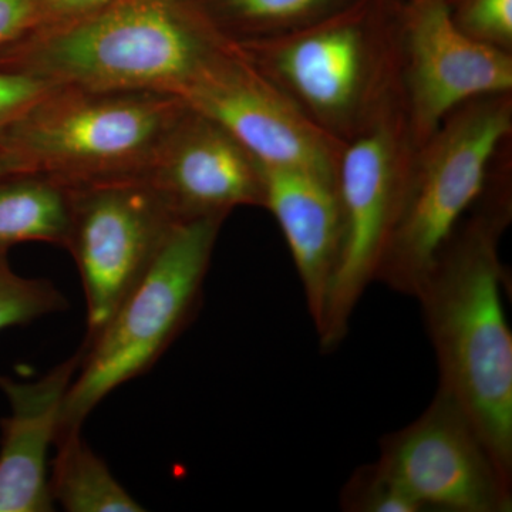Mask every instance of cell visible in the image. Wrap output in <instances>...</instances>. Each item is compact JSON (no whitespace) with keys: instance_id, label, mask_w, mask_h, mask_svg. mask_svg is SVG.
Returning a JSON list of instances; mask_svg holds the SVG:
<instances>
[{"instance_id":"cell-23","label":"cell","mask_w":512,"mask_h":512,"mask_svg":"<svg viewBox=\"0 0 512 512\" xmlns=\"http://www.w3.org/2000/svg\"><path fill=\"white\" fill-rule=\"evenodd\" d=\"M36 2L40 15L39 26H45L79 18L109 5L113 0H36Z\"/></svg>"},{"instance_id":"cell-4","label":"cell","mask_w":512,"mask_h":512,"mask_svg":"<svg viewBox=\"0 0 512 512\" xmlns=\"http://www.w3.org/2000/svg\"><path fill=\"white\" fill-rule=\"evenodd\" d=\"M185 110L168 93L56 86L0 130V148L70 187L140 177Z\"/></svg>"},{"instance_id":"cell-22","label":"cell","mask_w":512,"mask_h":512,"mask_svg":"<svg viewBox=\"0 0 512 512\" xmlns=\"http://www.w3.org/2000/svg\"><path fill=\"white\" fill-rule=\"evenodd\" d=\"M40 25L36 0H0V50Z\"/></svg>"},{"instance_id":"cell-11","label":"cell","mask_w":512,"mask_h":512,"mask_svg":"<svg viewBox=\"0 0 512 512\" xmlns=\"http://www.w3.org/2000/svg\"><path fill=\"white\" fill-rule=\"evenodd\" d=\"M400 47V79L417 147L461 104L512 93V53L461 32L444 0L403 2Z\"/></svg>"},{"instance_id":"cell-17","label":"cell","mask_w":512,"mask_h":512,"mask_svg":"<svg viewBox=\"0 0 512 512\" xmlns=\"http://www.w3.org/2000/svg\"><path fill=\"white\" fill-rule=\"evenodd\" d=\"M356 0H201L202 8L232 42L298 32L335 15Z\"/></svg>"},{"instance_id":"cell-12","label":"cell","mask_w":512,"mask_h":512,"mask_svg":"<svg viewBox=\"0 0 512 512\" xmlns=\"http://www.w3.org/2000/svg\"><path fill=\"white\" fill-rule=\"evenodd\" d=\"M140 177L178 221L227 220L239 207L265 204L262 164L221 124L188 106Z\"/></svg>"},{"instance_id":"cell-10","label":"cell","mask_w":512,"mask_h":512,"mask_svg":"<svg viewBox=\"0 0 512 512\" xmlns=\"http://www.w3.org/2000/svg\"><path fill=\"white\" fill-rule=\"evenodd\" d=\"M177 97L221 124L262 165L336 177L342 143L309 123L237 43L225 47Z\"/></svg>"},{"instance_id":"cell-6","label":"cell","mask_w":512,"mask_h":512,"mask_svg":"<svg viewBox=\"0 0 512 512\" xmlns=\"http://www.w3.org/2000/svg\"><path fill=\"white\" fill-rule=\"evenodd\" d=\"M224 218L180 221L107 325L83 343L59 431L82 429L111 392L153 369L200 311L205 276Z\"/></svg>"},{"instance_id":"cell-5","label":"cell","mask_w":512,"mask_h":512,"mask_svg":"<svg viewBox=\"0 0 512 512\" xmlns=\"http://www.w3.org/2000/svg\"><path fill=\"white\" fill-rule=\"evenodd\" d=\"M512 140V93L461 104L416 148L399 217L376 282L416 296L436 255L483 194L495 158Z\"/></svg>"},{"instance_id":"cell-9","label":"cell","mask_w":512,"mask_h":512,"mask_svg":"<svg viewBox=\"0 0 512 512\" xmlns=\"http://www.w3.org/2000/svg\"><path fill=\"white\" fill-rule=\"evenodd\" d=\"M376 463L421 512L512 510V480L444 390L413 423L380 440Z\"/></svg>"},{"instance_id":"cell-3","label":"cell","mask_w":512,"mask_h":512,"mask_svg":"<svg viewBox=\"0 0 512 512\" xmlns=\"http://www.w3.org/2000/svg\"><path fill=\"white\" fill-rule=\"evenodd\" d=\"M402 5L356 0L298 32L237 45L309 123L343 144L403 92Z\"/></svg>"},{"instance_id":"cell-16","label":"cell","mask_w":512,"mask_h":512,"mask_svg":"<svg viewBox=\"0 0 512 512\" xmlns=\"http://www.w3.org/2000/svg\"><path fill=\"white\" fill-rule=\"evenodd\" d=\"M50 463L53 503L69 512H143V507L111 474L106 461L82 439V429L59 431Z\"/></svg>"},{"instance_id":"cell-21","label":"cell","mask_w":512,"mask_h":512,"mask_svg":"<svg viewBox=\"0 0 512 512\" xmlns=\"http://www.w3.org/2000/svg\"><path fill=\"white\" fill-rule=\"evenodd\" d=\"M55 87L32 74L0 70V130Z\"/></svg>"},{"instance_id":"cell-14","label":"cell","mask_w":512,"mask_h":512,"mask_svg":"<svg viewBox=\"0 0 512 512\" xmlns=\"http://www.w3.org/2000/svg\"><path fill=\"white\" fill-rule=\"evenodd\" d=\"M265 210L288 244L318 328L342 251L343 222L336 177L311 170L262 165Z\"/></svg>"},{"instance_id":"cell-20","label":"cell","mask_w":512,"mask_h":512,"mask_svg":"<svg viewBox=\"0 0 512 512\" xmlns=\"http://www.w3.org/2000/svg\"><path fill=\"white\" fill-rule=\"evenodd\" d=\"M339 505L346 512H421L377 463L357 468L340 491Z\"/></svg>"},{"instance_id":"cell-24","label":"cell","mask_w":512,"mask_h":512,"mask_svg":"<svg viewBox=\"0 0 512 512\" xmlns=\"http://www.w3.org/2000/svg\"><path fill=\"white\" fill-rule=\"evenodd\" d=\"M25 173H30L29 168L18 157L0 148V178Z\"/></svg>"},{"instance_id":"cell-8","label":"cell","mask_w":512,"mask_h":512,"mask_svg":"<svg viewBox=\"0 0 512 512\" xmlns=\"http://www.w3.org/2000/svg\"><path fill=\"white\" fill-rule=\"evenodd\" d=\"M66 247L82 281L92 342L148 271L177 218L143 177L74 185Z\"/></svg>"},{"instance_id":"cell-15","label":"cell","mask_w":512,"mask_h":512,"mask_svg":"<svg viewBox=\"0 0 512 512\" xmlns=\"http://www.w3.org/2000/svg\"><path fill=\"white\" fill-rule=\"evenodd\" d=\"M72 204V187L50 175L0 178V248L25 242L66 247Z\"/></svg>"},{"instance_id":"cell-13","label":"cell","mask_w":512,"mask_h":512,"mask_svg":"<svg viewBox=\"0 0 512 512\" xmlns=\"http://www.w3.org/2000/svg\"><path fill=\"white\" fill-rule=\"evenodd\" d=\"M82 349L35 382L0 376L10 414L0 420V512L55 510L49 451L59 434L64 400L82 363Z\"/></svg>"},{"instance_id":"cell-25","label":"cell","mask_w":512,"mask_h":512,"mask_svg":"<svg viewBox=\"0 0 512 512\" xmlns=\"http://www.w3.org/2000/svg\"><path fill=\"white\" fill-rule=\"evenodd\" d=\"M399 2H406V0H399Z\"/></svg>"},{"instance_id":"cell-1","label":"cell","mask_w":512,"mask_h":512,"mask_svg":"<svg viewBox=\"0 0 512 512\" xmlns=\"http://www.w3.org/2000/svg\"><path fill=\"white\" fill-rule=\"evenodd\" d=\"M512 221V141L483 194L436 255L414 298L453 397L497 466L512 480V333L503 302L500 242Z\"/></svg>"},{"instance_id":"cell-18","label":"cell","mask_w":512,"mask_h":512,"mask_svg":"<svg viewBox=\"0 0 512 512\" xmlns=\"http://www.w3.org/2000/svg\"><path fill=\"white\" fill-rule=\"evenodd\" d=\"M8 252L0 248V332L69 308V302L52 282L16 274Z\"/></svg>"},{"instance_id":"cell-2","label":"cell","mask_w":512,"mask_h":512,"mask_svg":"<svg viewBox=\"0 0 512 512\" xmlns=\"http://www.w3.org/2000/svg\"><path fill=\"white\" fill-rule=\"evenodd\" d=\"M232 40L201 0H113L0 50V70L62 87L178 96Z\"/></svg>"},{"instance_id":"cell-7","label":"cell","mask_w":512,"mask_h":512,"mask_svg":"<svg viewBox=\"0 0 512 512\" xmlns=\"http://www.w3.org/2000/svg\"><path fill=\"white\" fill-rule=\"evenodd\" d=\"M403 92L342 144L336 168L343 241L338 268L316 332L332 352L349 333L350 319L377 269L402 208L414 153Z\"/></svg>"},{"instance_id":"cell-19","label":"cell","mask_w":512,"mask_h":512,"mask_svg":"<svg viewBox=\"0 0 512 512\" xmlns=\"http://www.w3.org/2000/svg\"><path fill=\"white\" fill-rule=\"evenodd\" d=\"M451 22L471 39L512 53V0H444Z\"/></svg>"}]
</instances>
